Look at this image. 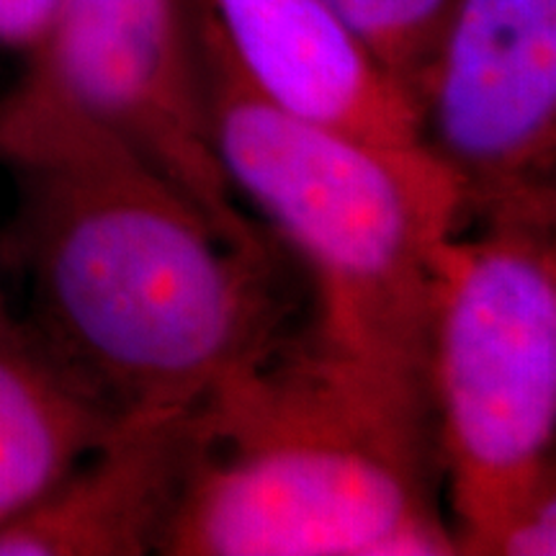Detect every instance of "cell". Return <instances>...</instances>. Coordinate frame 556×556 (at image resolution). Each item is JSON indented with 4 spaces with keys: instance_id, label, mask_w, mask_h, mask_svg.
I'll use <instances>...</instances> for the list:
<instances>
[{
    "instance_id": "2",
    "label": "cell",
    "mask_w": 556,
    "mask_h": 556,
    "mask_svg": "<svg viewBox=\"0 0 556 556\" xmlns=\"http://www.w3.org/2000/svg\"><path fill=\"white\" fill-rule=\"evenodd\" d=\"M193 433L160 554H458L428 400L315 338L227 377Z\"/></svg>"
},
{
    "instance_id": "4",
    "label": "cell",
    "mask_w": 556,
    "mask_h": 556,
    "mask_svg": "<svg viewBox=\"0 0 556 556\" xmlns=\"http://www.w3.org/2000/svg\"><path fill=\"white\" fill-rule=\"evenodd\" d=\"M428 402L458 554L492 539L554 479V222H482L443 250Z\"/></svg>"
},
{
    "instance_id": "9",
    "label": "cell",
    "mask_w": 556,
    "mask_h": 556,
    "mask_svg": "<svg viewBox=\"0 0 556 556\" xmlns=\"http://www.w3.org/2000/svg\"><path fill=\"white\" fill-rule=\"evenodd\" d=\"M122 420L0 299V526L37 503Z\"/></svg>"
},
{
    "instance_id": "1",
    "label": "cell",
    "mask_w": 556,
    "mask_h": 556,
    "mask_svg": "<svg viewBox=\"0 0 556 556\" xmlns=\"http://www.w3.org/2000/svg\"><path fill=\"white\" fill-rule=\"evenodd\" d=\"M39 338L119 417L197 409L283 340L274 250L240 248L122 139L0 96Z\"/></svg>"
},
{
    "instance_id": "11",
    "label": "cell",
    "mask_w": 556,
    "mask_h": 556,
    "mask_svg": "<svg viewBox=\"0 0 556 556\" xmlns=\"http://www.w3.org/2000/svg\"><path fill=\"white\" fill-rule=\"evenodd\" d=\"M556 554V486L541 492L500 528L486 556H554Z\"/></svg>"
},
{
    "instance_id": "12",
    "label": "cell",
    "mask_w": 556,
    "mask_h": 556,
    "mask_svg": "<svg viewBox=\"0 0 556 556\" xmlns=\"http://www.w3.org/2000/svg\"><path fill=\"white\" fill-rule=\"evenodd\" d=\"M58 0H0V47L31 54L50 31Z\"/></svg>"
},
{
    "instance_id": "10",
    "label": "cell",
    "mask_w": 556,
    "mask_h": 556,
    "mask_svg": "<svg viewBox=\"0 0 556 556\" xmlns=\"http://www.w3.org/2000/svg\"><path fill=\"white\" fill-rule=\"evenodd\" d=\"M413 96L456 0H325Z\"/></svg>"
},
{
    "instance_id": "5",
    "label": "cell",
    "mask_w": 556,
    "mask_h": 556,
    "mask_svg": "<svg viewBox=\"0 0 556 556\" xmlns=\"http://www.w3.org/2000/svg\"><path fill=\"white\" fill-rule=\"evenodd\" d=\"M9 96L80 116L150 163L240 248L266 232L235 204L212 148L191 0H58Z\"/></svg>"
},
{
    "instance_id": "6",
    "label": "cell",
    "mask_w": 556,
    "mask_h": 556,
    "mask_svg": "<svg viewBox=\"0 0 556 556\" xmlns=\"http://www.w3.org/2000/svg\"><path fill=\"white\" fill-rule=\"evenodd\" d=\"M413 101L467 225L554 222L556 0H456Z\"/></svg>"
},
{
    "instance_id": "7",
    "label": "cell",
    "mask_w": 556,
    "mask_h": 556,
    "mask_svg": "<svg viewBox=\"0 0 556 556\" xmlns=\"http://www.w3.org/2000/svg\"><path fill=\"white\" fill-rule=\"evenodd\" d=\"M201 3L250 86L274 106L394 157L433 160L413 96L325 0Z\"/></svg>"
},
{
    "instance_id": "3",
    "label": "cell",
    "mask_w": 556,
    "mask_h": 556,
    "mask_svg": "<svg viewBox=\"0 0 556 556\" xmlns=\"http://www.w3.org/2000/svg\"><path fill=\"white\" fill-rule=\"evenodd\" d=\"M191 16L214 155L309 270L312 338L428 400L438 268L467 227L454 180L289 116L250 86L201 0Z\"/></svg>"
},
{
    "instance_id": "8",
    "label": "cell",
    "mask_w": 556,
    "mask_h": 556,
    "mask_svg": "<svg viewBox=\"0 0 556 556\" xmlns=\"http://www.w3.org/2000/svg\"><path fill=\"white\" fill-rule=\"evenodd\" d=\"M193 409L127 417L0 526V556L160 554L193 454Z\"/></svg>"
}]
</instances>
